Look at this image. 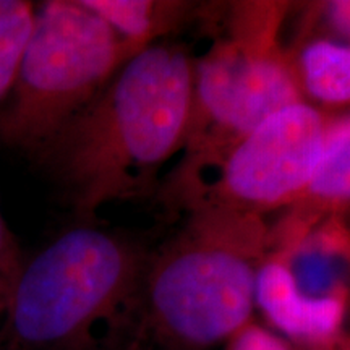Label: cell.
<instances>
[{
  "label": "cell",
  "instance_id": "6da1fadb",
  "mask_svg": "<svg viewBox=\"0 0 350 350\" xmlns=\"http://www.w3.org/2000/svg\"><path fill=\"white\" fill-rule=\"evenodd\" d=\"M195 59L156 42L131 55L62 130L41 159L83 221L146 193L185 148Z\"/></svg>",
  "mask_w": 350,
  "mask_h": 350
},
{
  "label": "cell",
  "instance_id": "7a4b0ae2",
  "mask_svg": "<svg viewBox=\"0 0 350 350\" xmlns=\"http://www.w3.org/2000/svg\"><path fill=\"white\" fill-rule=\"evenodd\" d=\"M190 213L183 229L148 255L135 319L169 347L200 350L250 323L256 275L274 239L262 216Z\"/></svg>",
  "mask_w": 350,
  "mask_h": 350
},
{
  "label": "cell",
  "instance_id": "3957f363",
  "mask_svg": "<svg viewBox=\"0 0 350 350\" xmlns=\"http://www.w3.org/2000/svg\"><path fill=\"white\" fill-rule=\"evenodd\" d=\"M144 253L91 224L60 235L21 265L8 291L10 350H85L135 319Z\"/></svg>",
  "mask_w": 350,
  "mask_h": 350
},
{
  "label": "cell",
  "instance_id": "277c9868",
  "mask_svg": "<svg viewBox=\"0 0 350 350\" xmlns=\"http://www.w3.org/2000/svg\"><path fill=\"white\" fill-rule=\"evenodd\" d=\"M131 55L81 0L38 3L18 77L0 109V139L41 157Z\"/></svg>",
  "mask_w": 350,
  "mask_h": 350
},
{
  "label": "cell",
  "instance_id": "5b68a950",
  "mask_svg": "<svg viewBox=\"0 0 350 350\" xmlns=\"http://www.w3.org/2000/svg\"><path fill=\"white\" fill-rule=\"evenodd\" d=\"M282 13L279 3L239 5L230 38L195 60L185 165L206 163L269 116L305 103L294 60L279 44Z\"/></svg>",
  "mask_w": 350,
  "mask_h": 350
},
{
  "label": "cell",
  "instance_id": "8992f818",
  "mask_svg": "<svg viewBox=\"0 0 350 350\" xmlns=\"http://www.w3.org/2000/svg\"><path fill=\"white\" fill-rule=\"evenodd\" d=\"M334 117L305 103L284 107L206 163L180 165L177 191L190 211L261 216L295 204L325 151Z\"/></svg>",
  "mask_w": 350,
  "mask_h": 350
},
{
  "label": "cell",
  "instance_id": "52a82bcc",
  "mask_svg": "<svg viewBox=\"0 0 350 350\" xmlns=\"http://www.w3.org/2000/svg\"><path fill=\"white\" fill-rule=\"evenodd\" d=\"M255 304L275 329L306 350L327 347L344 336L345 294L317 297L304 292L281 255H271L258 271Z\"/></svg>",
  "mask_w": 350,
  "mask_h": 350
},
{
  "label": "cell",
  "instance_id": "ba28073f",
  "mask_svg": "<svg viewBox=\"0 0 350 350\" xmlns=\"http://www.w3.org/2000/svg\"><path fill=\"white\" fill-rule=\"evenodd\" d=\"M94 12L131 54L156 44L185 15V3L154 0H81Z\"/></svg>",
  "mask_w": 350,
  "mask_h": 350
},
{
  "label": "cell",
  "instance_id": "9c48e42d",
  "mask_svg": "<svg viewBox=\"0 0 350 350\" xmlns=\"http://www.w3.org/2000/svg\"><path fill=\"white\" fill-rule=\"evenodd\" d=\"M301 201L310 219L317 213L350 204V116L332 124L321 159L295 204Z\"/></svg>",
  "mask_w": 350,
  "mask_h": 350
},
{
  "label": "cell",
  "instance_id": "30bf717a",
  "mask_svg": "<svg viewBox=\"0 0 350 350\" xmlns=\"http://www.w3.org/2000/svg\"><path fill=\"white\" fill-rule=\"evenodd\" d=\"M301 93L323 104L350 103V44L317 39L294 60Z\"/></svg>",
  "mask_w": 350,
  "mask_h": 350
},
{
  "label": "cell",
  "instance_id": "8fae6325",
  "mask_svg": "<svg viewBox=\"0 0 350 350\" xmlns=\"http://www.w3.org/2000/svg\"><path fill=\"white\" fill-rule=\"evenodd\" d=\"M38 3L0 0V109L10 98L31 39Z\"/></svg>",
  "mask_w": 350,
  "mask_h": 350
},
{
  "label": "cell",
  "instance_id": "7c38bea8",
  "mask_svg": "<svg viewBox=\"0 0 350 350\" xmlns=\"http://www.w3.org/2000/svg\"><path fill=\"white\" fill-rule=\"evenodd\" d=\"M18 248H16L15 240H13L10 230L5 224V219L0 211V299L5 304L7 294L10 291V286L18 274L21 268Z\"/></svg>",
  "mask_w": 350,
  "mask_h": 350
},
{
  "label": "cell",
  "instance_id": "4fadbf2b",
  "mask_svg": "<svg viewBox=\"0 0 350 350\" xmlns=\"http://www.w3.org/2000/svg\"><path fill=\"white\" fill-rule=\"evenodd\" d=\"M227 350H291V347L271 331L248 323L229 339Z\"/></svg>",
  "mask_w": 350,
  "mask_h": 350
},
{
  "label": "cell",
  "instance_id": "5bb4252c",
  "mask_svg": "<svg viewBox=\"0 0 350 350\" xmlns=\"http://www.w3.org/2000/svg\"><path fill=\"white\" fill-rule=\"evenodd\" d=\"M326 10L332 28L350 41V2H331Z\"/></svg>",
  "mask_w": 350,
  "mask_h": 350
},
{
  "label": "cell",
  "instance_id": "9a60e30c",
  "mask_svg": "<svg viewBox=\"0 0 350 350\" xmlns=\"http://www.w3.org/2000/svg\"><path fill=\"white\" fill-rule=\"evenodd\" d=\"M317 350H350V338H347V336H340L336 342L329 344L327 347L317 349Z\"/></svg>",
  "mask_w": 350,
  "mask_h": 350
}]
</instances>
